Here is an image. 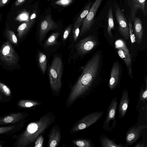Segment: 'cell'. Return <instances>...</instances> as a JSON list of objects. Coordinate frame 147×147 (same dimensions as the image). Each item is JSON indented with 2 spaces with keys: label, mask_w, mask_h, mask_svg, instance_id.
<instances>
[{
  "label": "cell",
  "mask_w": 147,
  "mask_h": 147,
  "mask_svg": "<svg viewBox=\"0 0 147 147\" xmlns=\"http://www.w3.org/2000/svg\"><path fill=\"white\" fill-rule=\"evenodd\" d=\"M100 60V54L96 53L86 64L70 92L66 102L67 107L70 106L79 98L90 93L98 74Z\"/></svg>",
  "instance_id": "1"
},
{
  "label": "cell",
  "mask_w": 147,
  "mask_h": 147,
  "mask_svg": "<svg viewBox=\"0 0 147 147\" xmlns=\"http://www.w3.org/2000/svg\"><path fill=\"white\" fill-rule=\"evenodd\" d=\"M55 119L52 112H48L38 120L29 123L19 137L16 143L17 146L26 147L34 142L37 137L53 124Z\"/></svg>",
  "instance_id": "2"
},
{
  "label": "cell",
  "mask_w": 147,
  "mask_h": 147,
  "mask_svg": "<svg viewBox=\"0 0 147 147\" xmlns=\"http://www.w3.org/2000/svg\"><path fill=\"white\" fill-rule=\"evenodd\" d=\"M63 64L61 58L54 57L49 67V70L50 84L53 91L58 96L62 86L61 77Z\"/></svg>",
  "instance_id": "3"
},
{
  "label": "cell",
  "mask_w": 147,
  "mask_h": 147,
  "mask_svg": "<svg viewBox=\"0 0 147 147\" xmlns=\"http://www.w3.org/2000/svg\"><path fill=\"white\" fill-rule=\"evenodd\" d=\"M103 113L102 111H97L87 114L74 124L70 130V133H75L87 128L99 120Z\"/></svg>",
  "instance_id": "4"
},
{
  "label": "cell",
  "mask_w": 147,
  "mask_h": 147,
  "mask_svg": "<svg viewBox=\"0 0 147 147\" xmlns=\"http://www.w3.org/2000/svg\"><path fill=\"white\" fill-rule=\"evenodd\" d=\"M0 59L10 66L15 65L18 63V56L9 40L4 42L0 49Z\"/></svg>",
  "instance_id": "5"
},
{
  "label": "cell",
  "mask_w": 147,
  "mask_h": 147,
  "mask_svg": "<svg viewBox=\"0 0 147 147\" xmlns=\"http://www.w3.org/2000/svg\"><path fill=\"white\" fill-rule=\"evenodd\" d=\"M117 105V98L114 97L109 105L107 115L103 123V128L106 131H111L116 126V113Z\"/></svg>",
  "instance_id": "6"
},
{
  "label": "cell",
  "mask_w": 147,
  "mask_h": 147,
  "mask_svg": "<svg viewBox=\"0 0 147 147\" xmlns=\"http://www.w3.org/2000/svg\"><path fill=\"white\" fill-rule=\"evenodd\" d=\"M103 0H95L91 7L89 11L82 21L80 36L88 31L94 23V18L98 8Z\"/></svg>",
  "instance_id": "7"
},
{
  "label": "cell",
  "mask_w": 147,
  "mask_h": 147,
  "mask_svg": "<svg viewBox=\"0 0 147 147\" xmlns=\"http://www.w3.org/2000/svg\"><path fill=\"white\" fill-rule=\"evenodd\" d=\"M115 13L121 35L126 40L129 37L128 23L123 11L116 4H115Z\"/></svg>",
  "instance_id": "8"
},
{
  "label": "cell",
  "mask_w": 147,
  "mask_h": 147,
  "mask_svg": "<svg viewBox=\"0 0 147 147\" xmlns=\"http://www.w3.org/2000/svg\"><path fill=\"white\" fill-rule=\"evenodd\" d=\"M146 0H127V4L129 7L130 12L128 19L132 23L136 17L137 11L140 10L143 15L146 16L147 14Z\"/></svg>",
  "instance_id": "9"
},
{
  "label": "cell",
  "mask_w": 147,
  "mask_h": 147,
  "mask_svg": "<svg viewBox=\"0 0 147 147\" xmlns=\"http://www.w3.org/2000/svg\"><path fill=\"white\" fill-rule=\"evenodd\" d=\"M146 128V125H140L129 128L126 133L125 146H130L136 142L140 137L142 130Z\"/></svg>",
  "instance_id": "10"
},
{
  "label": "cell",
  "mask_w": 147,
  "mask_h": 147,
  "mask_svg": "<svg viewBox=\"0 0 147 147\" xmlns=\"http://www.w3.org/2000/svg\"><path fill=\"white\" fill-rule=\"evenodd\" d=\"M97 43L96 39L89 36L80 40L76 45V48L79 54L84 55L91 50Z\"/></svg>",
  "instance_id": "11"
},
{
  "label": "cell",
  "mask_w": 147,
  "mask_h": 147,
  "mask_svg": "<svg viewBox=\"0 0 147 147\" xmlns=\"http://www.w3.org/2000/svg\"><path fill=\"white\" fill-rule=\"evenodd\" d=\"M58 26L52 20L50 15L47 16L41 22L39 28V39L43 41L47 34L49 30L57 29Z\"/></svg>",
  "instance_id": "12"
},
{
  "label": "cell",
  "mask_w": 147,
  "mask_h": 147,
  "mask_svg": "<svg viewBox=\"0 0 147 147\" xmlns=\"http://www.w3.org/2000/svg\"><path fill=\"white\" fill-rule=\"evenodd\" d=\"M61 133L58 125L53 126L50 131L48 136V147H57L61 141Z\"/></svg>",
  "instance_id": "13"
},
{
  "label": "cell",
  "mask_w": 147,
  "mask_h": 147,
  "mask_svg": "<svg viewBox=\"0 0 147 147\" xmlns=\"http://www.w3.org/2000/svg\"><path fill=\"white\" fill-rule=\"evenodd\" d=\"M120 73L119 63L118 62L116 61L112 66L108 84L111 90H113L117 87L119 81Z\"/></svg>",
  "instance_id": "14"
},
{
  "label": "cell",
  "mask_w": 147,
  "mask_h": 147,
  "mask_svg": "<svg viewBox=\"0 0 147 147\" xmlns=\"http://www.w3.org/2000/svg\"><path fill=\"white\" fill-rule=\"evenodd\" d=\"M129 102L128 92L126 89H125L123 91L119 107V117L120 118L122 119L125 116L127 110Z\"/></svg>",
  "instance_id": "15"
},
{
  "label": "cell",
  "mask_w": 147,
  "mask_h": 147,
  "mask_svg": "<svg viewBox=\"0 0 147 147\" xmlns=\"http://www.w3.org/2000/svg\"><path fill=\"white\" fill-rule=\"evenodd\" d=\"M134 30L136 41L140 44L143 35V28L142 21L139 18L136 17L133 20Z\"/></svg>",
  "instance_id": "16"
},
{
  "label": "cell",
  "mask_w": 147,
  "mask_h": 147,
  "mask_svg": "<svg viewBox=\"0 0 147 147\" xmlns=\"http://www.w3.org/2000/svg\"><path fill=\"white\" fill-rule=\"evenodd\" d=\"M28 115L21 113L11 114L0 118V125L16 123L26 117Z\"/></svg>",
  "instance_id": "17"
},
{
  "label": "cell",
  "mask_w": 147,
  "mask_h": 147,
  "mask_svg": "<svg viewBox=\"0 0 147 147\" xmlns=\"http://www.w3.org/2000/svg\"><path fill=\"white\" fill-rule=\"evenodd\" d=\"M34 23V21L29 20L22 23L17 29L18 36L21 39L28 32Z\"/></svg>",
  "instance_id": "18"
},
{
  "label": "cell",
  "mask_w": 147,
  "mask_h": 147,
  "mask_svg": "<svg viewBox=\"0 0 147 147\" xmlns=\"http://www.w3.org/2000/svg\"><path fill=\"white\" fill-rule=\"evenodd\" d=\"M100 142L102 147H123V144H116L113 140H110L105 135H101L99 138Z\"/></svg>",
  "instance_id": "19"
},
{
  "label": "cell",
  "mask_w": 147,
  "mask_h": 147,
  "mask_svg": "<svg viewBox=\"0 0 147 147\" xmlns=\"http://www.w3.org/2000/svg\"><path fill=\"white\" fill-rule=\"evenodd\" d=\"M117 53L119 56L124 61L129 74L131 76L132 75L131 57L129 53H127L119 49H117Z\"/></svg>",
  "instance_id": "20"
},
{
  "label": "cell",
  "mask_w": 147,
  "mask_h": 147,
  "mask_svg": "<svg viewBox=\"0 0 147 147\" xmlns=\"http://www.w3.org/2000/svg\"><path fill=\"white\" fill-rule=\"evenodd\" d=\"M145 85H143L140 88L139 93V97L138 102L137 106V109L138 110L141 105V103H143L147 101V79L145 81Z\"/></svg>",
  "instance_id": "21"
},
{
  "label": "cell",
  "mask_w": 147,
  "mask_h": 147,
  "mask_svg": "<svg viewBox=\"0 0 147 147\" xmlns=\"http://www.w3.org/2000/svg\"><path fill=\"white\" fill-rule=\"evenodd\" d=\"M107 33L109 36L112 38V35L111 30L114 28V24L112 9L111 7L109 8L108 10L107 14Z\"/></svg>",
  "instance_id": "22"
},
{
  "label": "cell",
  "mask_w": 147,
  "mask_h": 147,
  "mask_svg": "<svg viewBox=\"0 0 147 147\" xmlns=\"http://www.w3.org/2000/svg\"><path fill=\"white\" fill-rule=\"evenodd\" d=\"M73 144L80 147H93L94 145L92 141L89 139H77L72 141Z\"/></svg>",
  "instance_id": "23"
},
{
  "label": "cell",
  "mask_w": 147,
  "mask_h": 147,
  "mask_svg": "<svg viewBox=\"0 0 147 147\" xmlns=\"http://www.w3.org/2000/svg\"><path fill=\"white\" fill-rule=\"evenodd\" d=\"M42 103L38 101L23 100H20L18 103V105L24 108H28L40 105Z\"/></svg>",
  "instance_id": "24"
},
{
  "label": "cell",
  "mask_w": 147,
  "mask_h": 147,
  "mask_svg": "<svg viewBox=\"0 0 147 147\" xmlns=\"http://www.w3.org/2000/svg\"><path fill=\"white\" fill-rule=\"evenodd\" d=\"M59 34V32L53 33L46 40L44 44L45 47H48L57 45V40Z\"/></svg>",
  "instance_id": "25"
},
{
  "label": "cell",
  "mask_w": 147,
  "mask_h": 147,
  "mask_svg": "<svg viewBox=\"0 0 147 147\" xmlns=\"http://www.w3.org/2000/svg\"><path fill=\"white\" fill-rule=\"evenodd\" d=\"M39 64L43 74H45L47 68V59L45 55L43 53L39 52L38 54Z\"/></svg>",
  "instance_id": "26"
},
{
  "label": "cell",
  "mask_w": 147,
  "mask_h": 147,
  "mask_svg": "<svg viewBox=\"0 0 147 147\" xmlns=\"http://www.w3.org/2000/svg\"><path fill=\"white\" fill-rule=\"evenodd\" d=\"M91 3H89L85 7L75 22L74 26H75L78 24H82L81 22L83 20L88 13L91 7Z\"/></svg>",
  "instance_id": "27"
},
{
  "label": "cell",
  "mask_w": 147,
  "mask_h": 147,
  "mask_svg": "<svg viewBox=\"0 0 147 147\" xmlns=\"http://www.w3.org/2000/svg\"><path fill=\"white\" fill-rule=\"evenodd\" d=\"M5 34L11 43L16 45L18 44V40L13 32L7 28L5 32Z\"/></svg>",
  "instance_id": "28"
},
{
  "label": "cell",
  "mask_w": 147,
  "mask_h": 147,
  "mask_svg": "<svg viewBox=\"0 0 147 147\" xmlns=\"http://www.w3.org/2000/svg\"><path fill=\"white\" fill-rule=\"evenodd\" d=\"M115 45L117 49H120L127 53H129L128 49L123 40L120 39L117 40L115 43Z\"/></svg>",
  "instance_id": "29"
},
{
  "label": "cell",
  "mask_w": 147,
  "mask_h": 147,
  "mask_svg": "<svg viewBox=\"0 0 147 147\" xmlns=\"http://www.w3.org/2000/svg\"><path fill=\"white\" fill-rule=\"evenodd\" d=\"M16 20L20 22L27 21L29 20V14L26 11H23L17 17Z\"/></svg>",
  "instance_id": "30"
},
{
  "label": "cell",
  "mask_w": 147,
  "mask_h": 147,
  "mask_svg": "<svg viewBox=\"0 0 147 147\" xmlns=\"http://www.w3.org/2000/svg\"><path fill=\"white\" fill-rule=\"evenodd\" d=\"M0 89L6 95L9 96L11 92L10 89L5 84L0 82Z\"/></svg>",
  "instance_id": "31"
},
{
  "label": "cell",
  "mask_w": 147,
  "mask_h": 147,
  "mask_svg": "<svg viewBox=\"0 0 147 147\" xmlns=\"http://www.w3.org/2000/svg\"><path fill=\"white\" fill-rule=\"evenodd\" d=\"M128 25L129 31V35L131 42L133 44L136 42L135 37L132 28V24L128 20Z\"/></svg>",
  "instance_id": "32"
},
{
  "label": "cell",
  "mask_w": 147,
  "mask_h": 147,
  "mask_svg": "<svg viewBox=\"0 0 147 147\" xmlns=\"http://www.w3.org/2000/svg\"><path fill=\"white\" fill-rule=\"evenodd\" d=\"M44 138L41 134L40 135L35 141L34 147H42L43 146Z\"/></svg>",
  "instance_id": "33"
},
{
  "label": "cell",
  "mask_w": 147,
  "mask_h": 147,
  "mask_svg": "<svg viewBox=\"0 0 147 147\" xmlns=\"http://www.w3.org/2000/svg\"><path fill=\"white\" fill-rule=\"evenodd\" d=\"M81 24H79L74 26L73 29L74 39V41L77 39L80 33V27Z\"/></svg>",
  "instance_id": "34"
},
{
  "label": "cell",
  "mask_w": 147,
  "mask_h": 147,
  "mask_svg": "<svg viewBox=\"0 0 147 147\" xmlns=\"http://www.w3.org/2000/svg\"><path fill=\"white\" fill-rule=\"evenodd\" d=\"M73 0H58L55 3L56 4L65 7L71 4L73 2Z\"/></svg>",
  "instance_id": "35"
},
{
  "label": "cell",
  "mask_w": 147,
  "mask_h": 147,
  "mask_svg": "<svg viewBox=\"0 0 147 147\" xmlns=\"http://www.w3.org/2000/svg\"><path fill=\"white\" fill-rule=\"evenodd\" d=\"M15 128L14 126L0 127V134L7 133L12 131Z\"/></svg>",
  "instance_id": "36"
},
{
  "label": "cell",
  "mask_w": 147,
  "mask_h": 147,
  "mask_svg": "<svg viewBox=\"0 0 147 147\" xmlns=\"http://www.w3.org/2000/svg\"><path fill=\"white\" fill-rule=\"evenodd\" d=\"M71 28V25H70L65 30L62 37L63 40H65L67 39L70 33Z\"/></svg>",
  "instance_id": "37"
},
{
  "label": "cell",
  "mask_w": 147,
  "mask_h": 147,
  "mask_svg": "<svg viewBox=\"0 0 147 147\" xmlns=\"http://www.w3.org/2000/svg\"><path fill=\"white\" fill-rule=\"evenodd\" d=\"M134 147H147V146L144 143L140 141L137 143L134 146Z\"/></svg>",
  "instance_id": "38"
},
{
  "label": "cell",
  "mask_w": 147,
  "mask_h": 147,
  "mask_svg": "<svg viewBox=\"0 0 147 147\" xmlns=\"http://www.w3.org/2000/svg\"><path fill=\"white\" fill-rule=\"evenodd\" d=\"M9 0H0V7H3L6 5Z\"/></svg>",
  "instance_id": "39"
},
{
  "label": "cell",
  "mask_w": 147,
  "mask_h": 147,
  "mask_svg": "<svg viewBox=\"0 0 147 147\" xmlns=\"http://www.w3.org/2000/svg\"><path fill=\"white\" fill-rule=\"evenodd\" d=\"M26 0H17L15 2V5L18 6L24 2Z\"/></svg>",
  "instance_id": "40"
},
{
  "label": "cell",
  "mask_w": 147,
  "mask_h": 147,
  "mask_svg": "<svg viewBox=\"0 0 147 147\" xmlns=\"http://www.w3.org/2000/svg\"><path fill=\"white\" fill-rule=\"evenodd\" d=\"M35 13H33L30 17V20H34L33 19L35 17Z\"/></svg>",
  "instance_id": "41"
},
{
  "label": "cell",
  "mask_w": 147,
  "mask_h": 147,
  "mask_svg": "<svg viewBox=\"0 0 147 147\" xmlns=\"http://www.w3.org/2000/svg\"><path fill=\"white\" fill-rule=\"evenodd\" d=\"M2 146L0 144V147H1Z\"/></svg>",
  "instance_id": "42"
},
{
  "label": "cell",
  "mask_w": 147,
  "mask_h": 147,
  "mask_svg": "<svg viewBox=\"0 0 147 147\" xmlns=\"http://www.w3.org/2000/svg\"></svg>",
  "instance_id": "43"
}]
</instances>
